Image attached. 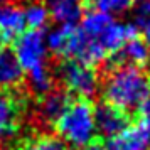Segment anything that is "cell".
<instances>
[{
  "instance_id": "ac0fdd59",
  "label": "cell",
  "mask_w": 150,
  "mask_h": 150,
  "mask_svg": "<svg viewBox=\"0 0 150 150\" xmlns=\"http://www.w3.org/2000/svg\"><path fill=\"white\" fill-rule=\"evenodd\" d=\"M137 123H140L150 132V96L137 110Z\"/></svg>"
},
{
  "instance_id": "6da1fadb",
  "label": "cell",
  "mask_w": 150,
  "mask_h": 150,
  "mask_svg": "<svg viewBox=\"0 0 150 150\" xmlns=\"http://www.w3.org/2000/svg\"><path fill=\"white\" fill-rule=\"evenodd\" d=\"M103 101L125 113H137L150 96V73L138 66H106L101 83Z\"/></svg>"
},
{
  "instance_id": "30bf717a",
  "label": "cell",
  "mask_w": 150,
  "mask_h": 150,
  "mask_svg": "<svg viewBox=\"0 0 150 150\" xmlns=\"http://www.w3.org/2000/svg\"><path fill=\"white\" fill-rule=\"evenodd\" d=\"M150 132L140 123L130 125L113 138H108L106 150H149Z\"/></svg>"
},
{
  "instance_id": "4fadbf2b",
  "label": "cell",
  "mask_w": 150,
  "mask_h": 150,
  "mask_svg": "<svg viewBox=\"0 0 150 150\" xmlns=\"http://www.w3.org/2000/svg\"><path fill=\"white\" fill-rule=\"evenodd\" d=\"M56 88V78L54 73L46 66V62L37 68L27 71L25 76V89L29 95H32L37 100H41L44 95H47L51 89Z\"/></svg>"
},
{
  "instance_id": "603a6c76",
  "label": "cell",
  "mask_w": 150,
  "mask_h": 150,
  "mask_svg": "<svg viewBox=\"0 0 150 150\" xmlns=\"http://www.w3.org/2000/svg\"><path fill=\"white\" fill-rule=\"evenodd\" d=\"M138 2H145V0H138Z\"/></svg>"
},
{
  "instance_id": "5b68a950",
  "label": "cell",
  "mask_w": 150,
  "mask_h": 150,
  "mask_svg": "<svg viewBox=\"0 0 150 150\" xmlns=\"http://www.w3.org/2000/svg\"><path fill=\"white\" fill-rule=\"evenodd\" d=\"M14 52L25 73L44 64L46 54H47V44H46L44 32L37 29L24 30L14 42Z\"/></svg>"
},
{
  "instance_id": "5bb4252c",
  "label": "cell",
  "mask_w": 150,
  "mask_h": 150,
  "mask_svg": "<svg viewBox=\"0 0 150 150\" xmlns=\"http://www.w3.org/2000/svg\"><path fill=\"white\" fill-rule=\"evenodd\" d=\"M14 150H69L64 140L51 133L32 132L15 143Z\"/></svg>"
},
{
  "instance_id": "9a60e30c",
  "label": "cell",
  "mask_w": 150,
  "mask_h": 150,
  "mask_svg": "<svg viewBox=\"0 0 150 150\" xmlns=\"http://www.w3.org/2000/svg\"><path fill=\"white\" fill-rule=\"evenodd\" d=\"M24 19L29 29L42 30L51 19V14H49L47 5H44L42 2H32L24 8Z\"/></svg>"
},
{
  "instance_id": "7c38bea8",
  "label": "cell",
  "mask_w": 150,
  "mask_h": 150,
  "mask_svg": "<svg viewBox=\"0 0 150 150\" xmlns=\"http://www.w3.org/2000/svg\"><path fill=\"white\" fill-rule=\"evenodd\" d=\"M51 19L59 25H76L84 12L83 0H49Z\"/></svg>"
},
{
  "instance_id": "7a4b0ae2",
  "label": "cell",
  "mask_w": 150,
  "mask_h": 150,
  "mask_svg": "<svg viewBox=\"0 0 150 150\" xmlns=\"http://www.w3.org/2000/svg\"><path fill=\"white\" fill-rule=\"evenodd\" d=\"M52 128L64 142L81 149L98 137L95 125V105L88 98H73Z\"/></svg>"
},
{
  "instance_id": "e0dca14e",
  "label": "cell",
  "mask_w": 150,
  "mask_h": 150,
  "mask_svg": "<svg viewBox=\"0 0 150 150\" xmlns=\"http://www.w3.org/2000/svg\"><path fill=\"white\" fill-rule=\"evenodd\" d=\"M135 21H137V29H140V30L150 27V0H145V2L140 4L135 15Z\"/></svg>"
},
{
  "instance_id": "7402d4cb",
  "label": "cell",
  "mask_w": 150,
  "mask_h": 150,
  "mask_svg": "<svg viewBox=\"0 0 150 150\" xmlns=\"http://www.w3.org/2000/svg\"><path fill=\"white\" fill-rule=\"evenodd\" d=\"M4 44H5V42L2 41V39H0V47H2V46H4Z\"/></svg>"
},
{
  "instance_id": "9c48e42d",
  "label": "cell",
  "mask_w": 150,
  "mask_h": 150,
  "mask_svg": "<svg viewBox=\"0 0 150 150\" xmlns=\"http://www.w3.org/2000/svg\"><path fill=\"white\" fill-rule=\"evenodd\" d=\"M150 61V47L140 35H135L123 44V47L106 61V66H138L145 68Z\"/></svg>"
},
{
  "instance_id": "277c9868",
  "label": "cell",
  "mask_w": 150,
  "mask_h": 150,
  "mask_svg": "<svg viewBox=\"0 0 150 150\" xmlns=\"http://www.w3.org/2000/svg\"><path fill=\"white\" fill-rule=\"evenodd\" d=\"M27 89L0 91V142L21 132L24 113L27 108Z\"/></svg>"
},
{
  "instance_id": "3957f363",
  "label": "cell",
  "mask_w": 150,
  "mask_h": 150,
  "mask_svg": "<svg viewBox=\"0 0 150 150\" xmlns=\"http://www.w3.org/2000/svg\"><path fill=\"white\" fill-rule=\"evenodd\" d=\"M54 78L61 83L71 96L76 98H91L100 88V78L96 68L84 64L78 59H59L54 71Z\"/></svg>"
},
{
  "instance_id": "8fae6325",
  "label": "cell",
  "mask_w": 150,
  "mask_h": 150,
  "mask_svg": "<svg viewBox=\"0 0 150 150\" xmlns=\"http://www.w3.org/2000/svg\"><path fill=\"white\" fill-rule=\"evenodd\" d=\"M24 8L12 4H0V39L4 42L15 41L25 30Z\"/></svg>"
},
{
  "instance_id": "8992f818",
  "label": "cell",
  "mask_w": 150,
  "mask_h": 150,
  "mask_svg": "<svg viewBox=\"0 0 150 150\" xmlns=\"http://www.w3.org/2000/svg\"><path fill=\"white\" fill-rule=\"evenodd\" d=\"M96 133L101 138H113L132 125V115L101 101L95 106Z\"/></svg>"
},
{
  "instance_id": "ba28073f",
  "label": "cell",
  "mask_w": 150,
  "mask_h": 150,
  "mask_svg": "<svg viewBox=\"0 0 150 150\" xmlns=\"http://www.w3.org/2000/svg\"><path fill=\"white\" fill-rule=\"evenodd\" d=\"M73 101V96L66 89L54 88L41 100H37V118L44 127H54L56 120L64 113V110Z\"/></svg>"
},
{
  "instance_id": "44dd1931",
  "label": "cell",
  "mask_w": 150,
  "mask_h": 150,
  "mask_svg": "<svg viewBox=\"0 0 150 150\" xmlns=\"http://www.w3.org/2000/svg\"><path fill=\"white\" fill-rule=\"evenodd\" d=\"M12 0H0V4H10Z\"/></svg>"
},
{
  "instance_id": "ffe728a7",
  "label": "cell",
  "mask_w": 150,
  "mask_h": 150,
  "mask_svg": "<svg viewBox=\"0 0 150 150\" xmlns=\"http://www.w3.org/2000/svg\"><path fill=\"white\" fill-rule=\"evenodd\" d=\"M142 32H143V39H145V42L149 44V47H150V27L143 29Z\"/></svg>"
},
{
  "instance_id": "d6986e66",
  "label": "cell",
  "mask_w": 150,
  "mask_h": 150,
  "mask_svg": "<svg viewBox=\"0 0 150 150\" xmlns=\"http://www.w3.org/2000/svg\"><path fill=\"white\" fill-rule=\"evenodd\" d=\"M79 150H106V143L103 142L101 137H96V138H93L89 143L83 145Z\"/></svg>"
},
{
  "instance_id": "52a82bcc",
  "label": "cell",
  "mask_w": 150,
  "mask_h": 150,
  "mask_svg": "<svg viewBox=\"0 0 150 150\" xmlns=\"http://www.w3.org/2000/svg\"><path fill=\"white\" fill-rule=\"evenodd\" d=\"M25 71L15 56L14 49L0 47V91L25 89Z\"/></svg>"
},
{
  "instance_id": "2e32d148",
  "label": "cell",
  "mask_w": 150,
  "mask_h": 150,
  "mask_svg": "<svg viewBox=\"0 0 150 150\" xmlns=\"http://www.w3.org/2000/svg\"><path fill=\"white\" fill-rule=\"evenodd\" d=\"M84 10H100L105 14H122L128 10L135 0H83Z\"/></svg>"
}]
</instances>
